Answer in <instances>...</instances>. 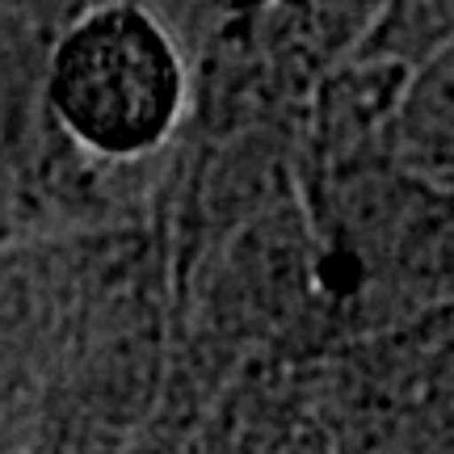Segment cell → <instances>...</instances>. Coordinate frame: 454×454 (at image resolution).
I'll list each match as a JSON object with an SVG mask.
<instances>
[{"mask_svg": "<svg viewBox=\"0 0 454 454\" xmlns=\"http://www.w3.org/2000/svg\"><path fill=\"white\" fill-rule=\"evenodd\" d=\"M383 139L395 168L429 190L454 194V43L400 72Z\"/></svg>", "mask_w": 454, "mask_h": 454, "instance_id": "7a4b0ae2", "label": "cell"}, {"mask_svg": "<svg viewBox=\"0 0 454 454\" xmlns=\"http://www.w3.org/2000/svg\"><path fill=\"white\" fill-rule=\"evenodd\" d=\"M446 43H454V0H383L362 55L366 64L404 72Z\"/></svg>", "mask_w": 454, "mask_h": 454, "instance_id": "3957f363", "label": "cell"}, {"mask_svg": "<svg viewBox=\"0 0 454 454\" xmlns=\"http://www.w3.org/2000/svg\"><path fill=\"white\" fill-rule=\"evenodd\" d=\"M51 98L76 139L106 156H139L177 122V51L152 17L110 4L59 43Z\"/></svg>", "mask_w": 454, "mask_h": 454, "instance_id": "6da1fadb", "label": "cell"}]
</instances>
